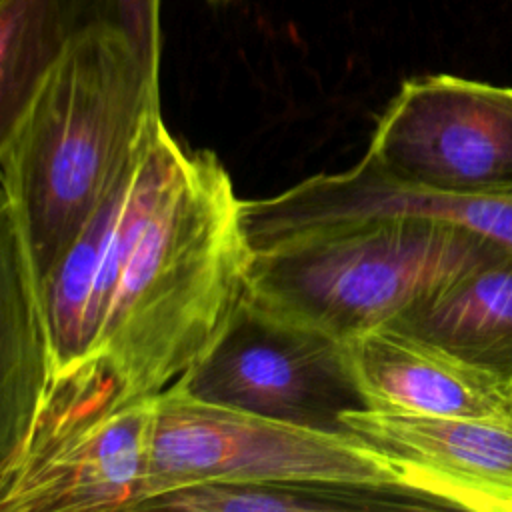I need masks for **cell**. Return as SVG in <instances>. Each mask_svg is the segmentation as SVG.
Wrapping results in <instances>:
<instances>
[{
    "label": "cell",
    "instance_id": "1",
    "mask_svg": "<svg viewBox=\"0 0 512 512\" xmlns=\"http://www.w3.org/2000/svg\"><path fill=\"white\" fill-rule=\"evenodd\" d=\"M252 256L222 160L184 146L158 118L40 278L48 388L0 462L180 384L244 306Z\"/></svg>",
    "mask_w": 512,
    "mask_h": 512
},
{
    "label": "cell",
    "instance_id": "2",
    "mask_svg": "<svg viewBox=\"0 0 512 512\" xmlns=\"http://www.w3.org/2000/svg\"><path fill=\"white\" fill-rule=\"evenodd\" d=\"M162 118L160 62L112 26L78 32L2 124V224L40 278L80 234Z\"/></svg>",
    "mask_w": 512,
    "mask_h": 512
},
{
    "label": "cell",
    "instance_id": "3",
    "mask_svg": "<svg viewBox=\"0 0 512 512\" xmlns=\"http://www.w3.org/2000/svg\"><path fill=\"white\" fill-rule=\"evenodd\" d=\"M492 246L462 226L414 216L308 228L252 248L246 300L344 344L400 322Z\"/></svg>",
    "mask_w": 512,
    "mask_h": 512
},
{
    "label": "cell",
    "instance_id": "4",
    "mask_svg": "<svg viewBox=\"0 0 512 512\" xmlns=\"http://www.w3.org/2000/svg\"><path fill=\"white\" fill-rule=\"evenodd\" d=\"M200 482L340 492L380 508L434 506L400 460L354 432L258 416L174 386L156 398L150 494L144 506L162 492Z\"/></svg>",
    "mask_w": 512,
    "mask_h": 512
},
{
    "label": "cell",
    "instance_id": "5",
    "mask_svg": "<svg viewBox=\"0 0 512 512\" xmlns=\"http://www.w3.org/2000/svg\"><path fill=\"white\" fill-rule=\"evenodd\" d=\"M364 156L428 190L512 194V86L452 74L410 78L378 118Z\"/></svg>",
    "mask_w": 512,
    "mask_h": 512
},
{
    "label": "cell",
    "instance_id": "6",
    "mask_svg": "<svg viewBox=\"0 0 512 512\" xmlns=\"http://www.w3.org/2000/svg\"><path fill=\"white\" fill-rule=\"evenodd\" d=\"M176 386L206 402L326 430H346L340 414L366 406L342 342L282 322L248 300Z\"/></svg>",
    "mask_w": 512,
    "mask_h": 512
},
{
    "label": "cell",
    "instance_id": "7",
    "mask_svg": "<svg viewBox=\"0 0 512 512\" xmlns=\"http://www.w3.org/2000/svg\"><path fill=\"white\" fill-rule=\"evenodd\" d=\"M156 398L72 426L0 466L2 512L142 510Z\"/></svg>",
    "mask_w": 512,
    "mask_h": 512
},
{
    "label": "cell",
    "instance_id": "8",
    "mask_svg": "<svg viewBox=\"0 0 512 512\" xmlns=\"http://www.w3.org/2000/svg\"><path fill=\"white\" fill-rule=\"evenodd\" d=\"M398 216L444 220L512 250V194L428 190L394 178L366 156L348 170L310 176L276 196L244 200L252 248L308 228Z\"/></svg>",
    "mask_w": 512,
    "mask_h": 512
},
{
    "label": "cell",
    "instance_id": "9",
    "mask_svg": "<svg viewBox=\"0 0 512 512\" xmlns=\"http://www.w3.org/2000/svg\"><path fill=\"white\" fill-rule=\"evenodd\" d=\"M342 426L400 460L434 506L512 512V430L394 408H348Z\"/></svg>",
    "mask_w": 512,
    "mask_h": 512
},
{
    "label": "cell",
    "instance_id": "10",
    "mask_svg": "<svg viewBox=\"0 0 512 512\" xmlns=\"http://www.w3.org/2000/svg\"><path fill=\"white\" fill-rule=\"evenodd\" d=\"M344 348L366 406L512 430V384L400 326H378L344 342Z\"/></svg>",
    "mask_w": 512,
    "mask_h": 512
},
{
    "label": "cell",
    "instance_id": "11",
    "mask_svg": "<svg viewBox=\"0 0 512 512\" xmlns=\"http://www.w3.org/2000/svg\"><path fill=\"white\" fill-rule=\"evenodd\" d=\"M394 326L512 384V250L492 246Z\"/></svg>",
    "mask_w": 512,
    "mask_h": 512
},
{
    "label": "cell",
    "instance_id": "12",
    "mask_svg": "<svg viewBox=\"0 0 512 512\" xmlns=\"http://www.w3.org/2000/svg\"><path fill=\"white\" fill-rule=\"evenodd\" d=\"M76 34L60 0H0L2 124L16 114Z\"/></svg>",
    "mask_w": 512,
    "mask_h": 512
},
{
    "label": "cell",
    "instance_id": "13",
    "mask_svg": "<svg viewBox=\"0 0 512 512\" xmlns=\"http://www.w3.org/2000/svg\"><path fill=\"white\" fill-rule=\"evenodd\" d=\"M144 510L184 512H340L382 510L376 502L326 490L248 482H200L152 498Z\"/></svg>",
    "mask_w": 512,
    "mask_h": 512
},
{
    "label": "cell",
    "instance_id": "14",
    "mask_svg": "<svg viewBox=\"0 0 512 512\" xmlns=\"http://www.w3.org/2000/svg\"><path fill=\"white\" fill-rule=\"evenodd\" d=\"M162 0H60L76 32L90 26L122 30L152 60L160 62Z\"/></svg>",
    "mask_w": 512,
    "mask_h": 512
},
{
    "label": "cell",
    "instance_id": "15",
    "mask_svg": "<svg viewBox=\"0 0 512 512\" xmlns=\"http://www.w3.org/2000/svg\"><path fill=\"white\" fill-rule=\"evenodd\" d=\"M212 4H222V2H228V0H210Z\"/></svg>",
    "mask_w": 512,
    "mask_h": 512
}]
</instances>
